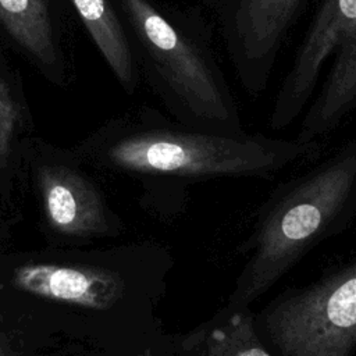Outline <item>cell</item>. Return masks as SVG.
Returning a JSON list of instances; mask_svg holds the SVG:
<instances>
[{
    "label": "cell",
    "instance_id": "1",
    "mask_svg": "<svg viewBox=\"0 0 356 356\" xmlns=\"http://www.w3.org/2000/svg\"><path fill=\"white\" fill-rule=\"evenodd\" d=\"M356 221V138L303 174L280 184L259 206L246 256L227 307L252 306L316 245Z\"/></svg>",
    "mask_w": 356,
    "mask_h": 356
},
{
    "label": "cell",
    "instance_id": "2",
    "mask_svg": "<svg viewBox=\"0 0 356 356\" xmlns=\"http://www.w3.org/2000/svg\"><path fill=\"white\" fill-rule=\"evenodd\" d=\"M118 1L150 81L174 121L209 134H249L200 8L161 7L154 0Z\"/></svg>",
    "mask_w": 356,
    "mask_h": 356
},
{
    "label": "cell",
    "instance_id": "3",
    "mask_svg": "<svg viewBox=\"0 0 356 356\" xmlns=\"http://www.w3.org/2000/svg\"><path fill=\"white\" fill-rule=\"evenodd\" d=\"M320 154V142L302 143L263 134L217 135L164 118L122 135L107 150L115 167L159 179L168 211L178 214L193 184L220 178H271Z\"/></svg>",
    "mask_w": 356,
    "mask_h": 356
},
{
    "label": "cell",
    "instance_id": "4",
    "mask_svg": "<svg viewBox=\"0 0 356 356\" xmlns=\"http://www.w3.org/2000/svg\"><path fill=\"white\" fill-rule=\"evenodd\" d=\"M273 356H356V256L254 312Z\"/></svg>",
    "mask_w": 356,
    "mask_h": 356
},
{
    "label": "cell",
    "instance_id": "5",
    "mask_svg": "<svg viewBox=\"0 0 356 356\" xmlns=\"http://www.w3.org/2000/svg\"><path fill=\"white\" fill-rule=\"evenodd\" d=\"M211 11L242 86L266 90L284 40L306 0H199Z\"/></svg>",
    "mask_w": 356,
    "mask_h": 356
},
{
    "label": "cell",
    "instance_id": "6",
    "mask_svg": "<svg viewBox=\"0 0 356 356\" xmlns=\"http://www.w3.org/2000/svg\"><path fill=\"white\" fill-rule=\"evenodd\" d=\"M356 28V0H324L274 99L270 128L291 125L309 104L321 68L337 46Z\"/></svg>",
    "mask_w": 356,
    "mask_h": 356
},
{
    "label": "cell",
    "instance_id": "7",
    "mask_svg": "<svg viewBox=\"0 0 356 356\" xmlns=\"http://www.w3.org/2000/svg\"><path fill=\"white\" fill-rule=\"evenodd\" d=\"M13 282L33 295L96 310L118 306L131 289L128 277L117 270L57 264L21 266L14 271Z\"/></svg>",
    "mask_w": 356,
    "mask_h": 356
},
{
    "label": "cell",
    "instance_id": "8",
    "mask_svg": "<svg viewBox=\"0 0 356 356\" xmlns=\"http://www.w3.org/2000/svg\"><path fill=\"white\" fill-rule=\"evenodd\" d=\"M39 186L51 227L65 235H92L107 231L103 202L78 172L60 165L43 167Z\"/></svg>",
    "mask_w": 356,
    "mask_h": 356
},
{
    "label": "cell",
    "instance_id": "9",
    "mask_svg": "<svg viewBox=\"0 0 356 356\" xmlns=\"http://www.w3.org/2000/svg\"><path fill=\"white\" fill-rule=\"evenodd\" d=\"M170 339L175 356H273L260 339L252 306H224L209 320Z\"/></svg>",
    "mask_w": 356,
    "mask_h": 356
},
{
    "label": "cell",
    "instance_id": "10",
    "mask_svg": "<svg viewBox=\"0 0 356 356\" xmlns=\"http://www.w3.org/2000/svg\"><path fill=\"white\" fill-rule=\"evenodd\" d=\"M334 61L314 100L305 108L296 140L320 142L356 110V29L335 49Z\"/></svg>",
    "mask_w": 356,
    "mask_h": 356
},
{
    "label": "cell",
    "instance_id": "11",
    "mask_svg": "<svg viewBox=\"0 0 356 356\" xmlns=\"http://www.w3.org/2000/svg\"><path fill=\"white\" fill-rule=\"evenodd\" d=\"M71 3L115 78L132 92L136 85L135 58L125 29L110 1L71 0Z\"/></svg>",
    "mask_w": 356,
    "mask_h": 356
},
{
    "label": "cell",
    "instance_id": "12",
    "mask_svg": "<svg viewBox=\"0 0 356 356\" xmlns=\"http://www.w3.org/2000/svg\"><path fill=\"white\" fill-rule=\"evenodd\" d=\"M0 21L14 40L43 65L57 60L46 0H0Z\"/></svg>",
    "mask_w": 356,
    "mask_h": 356
},
{
    "label": "cell",
    "instance_id": "13",
    "mask_svg": "<svg viewBox=\"0 0 356 356\" xmlns=\"http://www.w3.org/2000/svg\"><path fill=\"white\" fill-rule=\"evenodd\" d=\"M17 120V104L11 96L8 85L0 76V168L6 164Z\"/></svg>",
    "mask_w": 356,
    "mask_h": 356
},
{
    "label": "cell",
    "instance_id": "14",
    "mask_svg": "<svg viewBox=\"0 0 356 356\" xmlns=\"http://www.w3.org/2000/svg\"><path fill=\"white\" fill-rule=\"evenodd\" d=\"M134 356H175L170 338H163L159 335L153 343L143 346Z\"/></svg>",
    "mask_w": 356,
    "mask_h": 356
},
{
    "label": "cell",
    "instance_id": "15",
    "mask_svg": "<svg viewBox=\"0 0 356 356\" xmlns=\"http://www.w3.org/2000/svg\"><path fill=\"white\" fill-rule=\"evenodd\" d=\"M0 356H8V349L4 345H0Z\"/></svg>",
    "mask_w": 356,
    "mask_h": 356
}]
</instances>
